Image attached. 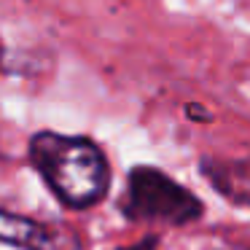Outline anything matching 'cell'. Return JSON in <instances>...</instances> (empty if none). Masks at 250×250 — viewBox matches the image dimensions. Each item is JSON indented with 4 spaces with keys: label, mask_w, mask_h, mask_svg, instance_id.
I'll return each mask as SVG.
<instances>
[{
    "label": "cell",
    "mask_w": 250,
    "mask_h": 250,
    "mask_svg": "<svg viewBox=\"0 0 250 250\" xmlns=\"http://www.w3.org/2000/svg\"><path fill=\"white\" fill-rule=\"evenodd\" d=\"M30 159L51 191L70 207H89L108 191L110 167L89 137L41 132L30 140Z\"/></svg>",
    "instance_id": "obj_1"
},
{
    "label": "cell",
    "mask_w": 250,
    "mask_h": 250,
    "mask_svg": "<svg viewBox=\"0 0 250 250\" xmlns=\"http://www.w3.org/2000/svg\"><path fill=\"white\" fill-rule=\"evenodd\" d=\"M124 212L135 221H156L186 226L202 215V205L191 191L153 167H137L129 175V196Z\"/></svg>",
    "instance_id": "obj_2"
},
{
    "label": "cell",
    "mask_w": 250,
    "mask_h": 250,
    "mask_svg": "<svg viewBox=\"0 0 250 250\" xmlns=\"http://www.w3.org/2000/svg\"><path fill=\"white\" fill-rule=\"evenodd\" d=\"M0 239L22 250H83L73 229L62 223H41L0 210Z\"/></svg>",
    "instance_id": "obj_3"
},
{
    "label": "cell",
    "mask_w": 250,
    "mask_h": 250,
    "mask_svg": "<svg viewBox=\"0 0 250 250\" xmlns=\"http://www.w3.org/2000/svg\"><path fill=\"white\" fill-rule=\"evenodd\" d=\"M119 250H156V237H148L146 242H137L132 248H119Z\"/></svg>",
    "instance_id": "obj_4"
}]
</instances>
